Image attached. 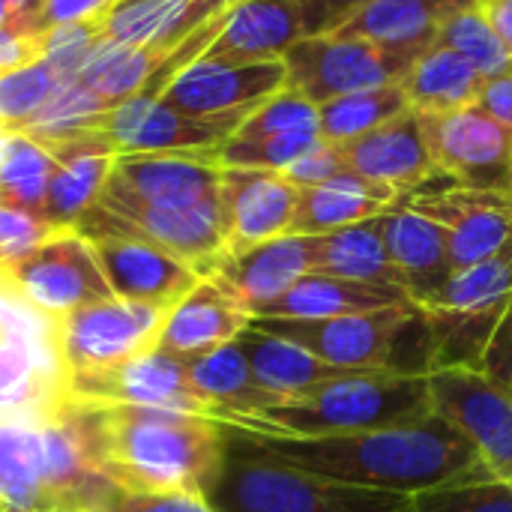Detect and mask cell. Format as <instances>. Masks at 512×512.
<instances>
[{"mask_svg":"<svg viewBox=\"0 0 512 512\" xmlns=\"http://www.w3.org/2000/svg\"><path fill=\"white\" fill-rule=\"evenodd\" d=\"M237 429V426H234ZM258 453L339 483L384 489L399 495H420L435 486L489 480L474 447L438 414L408 423L351 435H255L237 429Z\"/></svg>","mask_w":512,"mask_h":512,"instance_id":"cell-1","label":"cell"},{"mask_svg":"<svg viewBox=\"0 0 512 512\" xmlns=\"http://www.w3.org/2000/svg\"><path fill=\"white\" fill-rule=\"evenodd\" d=\"M78 405L87 414L99 477L114 489L204 495L222 462V420L135 405Z\"/></svg>","mask_w":512,"mask_h":512,"instance_id":"cell-2","label":"cell"},{"mask_svg":"<svg viewBox=\"0 0 512 512\" xmlns=\"http://www.w3.org/2000/svg\"><path fill=\"white\" fill-rule=\"evenodd\" d=\"M432 417V399L426 375L405 372H372L342 375L306 396L264 408L255 417L234 423L255 435H351L387 426H408Z\"/></svg>","mask_w":512,"mask_h":512,"instance_id":"cell-3","label":"cell"},{"mask_svg":"<svg viewBox=\"0 0 512 512\" xmlns=\"http://www.w3.org/2000/svg\"><path fill=\"white\" fill-rule=\"evenodd\" d=\"M213 512H411V495L288 468L225 423V453L204 489Z\"/></svg>","mask_w":512,"mask_h":512,"instance_id":"cell-4","label":"cell"},{"mask_svg":"<svg viewBox=\"0 0 512 512\" xmlns=\"http://www.w3.org/2000/svg\"><path fill=\"white\" fill-rule=\"evenodd\" d=\"M510 309L512 246L474 267L456 270L429 303L417 306L426 333L429 372L483 369L486 351Z\"/></svg>","mask_w":512,"mask_h":512,"instance_id":"cell-5","label":"cell"},{"mask_svg":"<svg viewBox=\"0 0 512 512\" xmlns=\"http://www.w3.org/2000/svg\"><path fill=\"white\" fill-rule=\"evenodd\" d=\"M171 309L108 297L66 312L45 324L57 381L87 372H108L156 351Z\"/></svg>","mask_w":512,"mask_h":512,"instance_id":"cell-6","label":"cell"},{"mask_svg":"<svg viewBox=\"0 0 512 512\" xmlns=\"http://www.w3.org/2000/svg\"><path fill=\"white\" fill-rule=\"evenodd\" d=\"M0 297L51 324L72 309L114 297L87 237L57 228L27 255L0 264Z\"/></svg>","mask_w":512,"mask_h":512,"instance_id":"cell-7","label":"cell"},{"mask_svg":"<svg viewBox=\"0 0 512 512\" xmlns=\"http://www.w3.org/2000/svg\"><path fill=\"white\" fill-rule=\"evenodd\" d=\"M420 312L414 303L390 306L378 312L324 318V321H294V318H252L255 327L270 330L294 345L306 348L333 369L351 375L372 372H405L402 342L417 327ZM408 375V372H405Z\"/></svg>","mask_w":512,"mask_h":512,"instance_id":"cell-8","label":"cell"},{"mask_svg":"<svg viewBox=\"0 0 512 512\" xmlns=\"http://www.w3.org/2000/svg\"><path fill=\"white\" fill-rule=\"evenodd\" d=\"M282 60L288 69L285 87L315 105H324L348 93L399 84L405 69L414 63V54L390 51L357 36L318 33L291 45Z\"/></svg>","mask_w":512,"mask_h":512,"instance_id":"cell-9","label":"cell"},{"mask_svg":"<svg viewBox=\"0 0 512 512\" xmlns=\"http://www.w3.org/2000/svg\"><path fill=\"white\" fill-rule=\"evenodd\" d=\"M432 414L447 420L495 480L512 483V393L483 369H435L426 375Z\"/></svg>","mask_w":512,"mask_h":512,"instance_id":"cell-10","label":"cell"},{"mask_svg":"<svg viewBox=\"0 0 512 512\" xmlns=\"http://www.w3.org/2000/svg\"><path fill=\"white\" fill-rule=\"evenodd\" d=\"M420 123L441 180L512 192V129L480 105L429 114Z\"/></svg>","mask_w":512,"mask_h":512,"instance_id":"cell-11","label":"cell"},{"mask_svg":"<svg viewBox=\"0 0 512 512\" xmlns=\"http://www.w3.org/2000/svg\"><path fill=\"white\" fill-rule=\"evenodd\" d=\"M402 201L444 231L453 273L512 246V192L507 189L447 183L420 189Z\"/></svg>","mask_w":512,"mask_h":512,"instance_id":"cell-12","label":"cell"},{"mask_svg":"<svg viewBox=\"0 0 512 512\" xmlns=\"http://www.w3.org/2000/svg\"><path fill=\"white\" fill-rule=\"evenodd\" d=\"M288 69L285 60H258V63H234L195 57L186 63L159 93V99L180 114L198 120H222V117H249L264 99L285 90Z\"/></svg>","mask_w":512,"mask_h":512,"instance_id":"cell-13","label":"cell"},{"mask_svg":"<svg viewBox=\"0 0 512 512\" xmlns=\"http://www.w3.org/2000/svg\"><path fill=\"white\" fill-rule=\"evenodd\" d=\"M33 426L39 435L42 510H87L93 495L105 486V480L99 477L96 468V447L84 408L54 390V396L33 414Z\"/></svg>","mask_w":512,"mask_h":512,"instance_id":"cell-14","label":"cell"},{"mask_svg":"<svg viewBox=\"0 0 512 512\" xmlns=\"http://www.w3.org/2000/svg\"><path fill=\"white\" fill-rule=\"evenodd\" d=\"M57 393L75 402L159 408V411H180V414H198L216 420V414L198 399L189 381L186 360L171 357L165 351L141 354L108 372L63 378L57 381Z\"/></svg>","mask_w":512,"mask_h":512,"instance_id":"cell-15","label":"cell"},{"mask_svg":"<svg viewBox=\"0 0 512 512\" xmlns=\"http://www.w3.org/2000/svg\"><path fill=\"white\" fill-rule=\"evenodd\" d=\"M243 117L198 120L165 105L159 96H132L102 117V132L117 153H195L213 150L240 129Z\"/></svg>","mask_w":512,"mask_h":512,"instance_id":"cell-16","label":"cell"},{"mask_svg":"<svg viewBox=\"0 0 512 512\" xmlns=\"http://www.w3.org/2000/svg\"><path fill=\"white\" fill-rule=\"evenodd\" d=\"M105 186L153 207H198L222 198V168L210 150L117 153Z\"/></svg>","mask_w":512,"mask_h":512,"instance_id":"cell-17","label":"cell"},{"mask_svg":"<svg viewBox=\"0 0 512 512\" xmlns=\"http://www.w3.org/2000/svg\"><path fill=\"white\" fill-rule=\"evenodd\" d=\"M87 240L114 297L171 309L180 297H186L201 282V276L186 261L174 258L171 252L141 237L102 231V234H87Z\"/></svg>","mask_w":512,"mask_h":512,"instance_id":"cell-18","label":"cell"},{"mask_svg":"<svg viewBox=\"0 0 512 512\" xmlns=\"http://www.w3.org/2000/svg\"><path fill=\"white\" fill-rule=\"evenodd\" d=\"M297 198H300V189L282 171L222 168L228 255H240L252 246L291 234Z\"/></svg>","mask_w":512,"mask_h":512,"instance_id":"cell-19","label":"cell"},{"mask_svg":"<svg viewBox=\"0 0 512 512\" xmlns=\"http://www.w3.org/2000/svg\"><path fill=\"white\" fill-rule=\"evenodd\" d=\"M348 171L393 189L396 195L408 198L429 183L441 180L432 162L420 114L405 111L384 126L342 144Z\"/></svg>","mask_w":512,"mask_h":512,"instance_id":"cell-20","label":"cell"},{"mask_svg":"<svg viewBox=\"0 0 512 512\" xmlns=\"http://www.w3.org/2000/svg\"><path fill=\"white\" fill-rule=\"evenodd\" d=\"M54 159L39 219L51 228H75V222L99 201L114 168L117 147L99 126L45 147Z\"/></svg>","mask_w":512,"mask_h":512,"instance_id":"cell-21","label":"cell"},{"mask_svg":"<svg viewBox=\"0 0 512 512\" xmlns=\"http://www.w3.org/2000/svg\"><path fill=\"white\" fill-rule=\"evenodd\" d=\"M249 321H252L249 309L213 273L204 276L186 297H180L171 306L156 351H165L180 360H192L234 342L249 327Z\"/></svg>","mask_w":512,"mask_h":512,"instance_id":"cell-22","label":"cell"},{"mask_svg":"<svg viewBox=\"0 0 512 512\" xmlns=\"http://www.w3.org/2000/svg\"><path fill=\"white\" fill-rule=\"evenodd\" d=\"M306 36V18L297 0H237L219 15V33L201 57L234 63L282 60Z\"/></svg>","mask_w":512,"mask_h":512,"instance_id":"cell-23","label":"cell"},{"mask_svg":"<svg viewBox=\"0 0 512 512\" xmlns=\"http://www.w3.org/2000/svg\"><path fill=\"white\" fill-rule=\"evenodd\" d=\"M381 231L402 291L414 309L429 303L453 276L444 231L423 213L411 210L405 201L381 216Z\"/></svg>","mask_w":512,"mask_h":512,"instance_id":"cell-24","label":"cell"},{"mask_svg":"<svg viewBox=\"0 0 512 512\" xmlns=\"http://www.w3.org/2000/svg\"><path fill=\"white\" fill-rule=\"evenodd\" d=\"M312 273V237L282 234L240 255H228L216 276L240 297V303L255 315L258 309L279 300L294 282Z\"/></svg>","mask_w":512,"mask_h":512,"instance_id":"cell-25","label":"cell"},{"mask_svg":"<svg viewBox=\"0 0 512 512\" xmlns=\"http://www.w3.org/2000/svg\"><path fill=\"white\" fill-rule=\"evenodd\" d=\"M468 3L474 0H369L330 33L357 36L417 57L435 42L438 27Z\"/></svg>","mask_w":512,"mask_h":512,"instance_id":"cell-26","label":"cell"},{"mask_svg":"<svg viewBox=\"0 0 512 512\" xmlns=\"http://www.w3.org/2000/svg\"><path fill=\"white\" fill-rule=\"evenodd\" d=\"M231 3L234 0H117L102 18V36L171 51Z\"/></svg>","mask_w":512,"mask_h":512,"instance_id":"cell-27","label":"cell"},{"mask_svg":"<svg viewBox=\"0 0 512 512\" xmlns=\"http://www.w3.org/2000/svg\"><path fill=\"white\" fill-rule=\"evenodd\" d=\"M405 303H411V300L399 288L351 282V279H336V276H324V273H309L300 282H294L279 300H273L270 306L258 309L252 318L324 321V318L378 312V309L405 306Z\"/></svg>","mask_w":512,"mask_h":512,"instance_id":"cell-28","label":"cell"},{"mask_svg":"<svg viewBox=\"0 0 512 512\" xmlns=\"http://www.w3.org/2000/svg\"><path fill=\"white\" fill-rule=\"evenodd\" d=\"M399 201L402 195H396L393 189L378 186L354 171H345L321 186L300 189L291 234H303V237L330 234V231L384 216Z\"/></svg>","mask_w":512,"mask_h":512,"instance_id":"cell-29","label":"cell"},{"mask_svg":"<svg viewBox=\"0 0 512 512\" xmlns=\"http://www.w3.org/2000/svg\"><path fill=\"white\" fill-rule=\"evenodd\" d=\"M234 342L243 351L255 384L261 390H267L276 399V405L297 399V396H306L309 390H315L333 378L351 375V372L327 366L324 360H318L306 348L294 345L291 339H282L270 330L255 327L252 321Z\"/></svg>","mask_w":512,"mask_h":512,"instance_id":"cell-30","label":"cell"},{"mask_svg":"<svg viewBox=\"0 0 512 512\" xmlns=\"http://www.w3.org/2000/svg\"><path fill=\"white\" fill-rule=\"evenodd\" d=\"M57 390L48 345H36L21 321H0V420L33 417Z\"/></svg>","mask_w":512,"mask_h":512,"instance_id":"cell-31","label":"cell"},{"mask_svg":"<svg viewBox=\"0 0 512 512\" xmlns=\"http://www.w3.org/2000/svg\"><path fill=\"white\" fill-rule=\"evenodd\" d=\"M483 81L486 75L462 54L444 45H429L405 69L399 87L408 99V108L420 117H429L477 105Z\"/></svg>","mask_w":512,"mask_h":512,"instance_id":"cell-32","label":"cell"},{"mask_svg":"<svg viewBox=\"0 0 512 512\" xmlns=\"http://www.w3.org/2000/svg\"><path fill=\"white\" fill-rule=\"evenodd\" d=\"M186 369L198 399L216 414V420L228 426L276 405V399L255 384L252 369L243 351L237 348V342H228L210 354L186 360Z\"/></svg>","mask_w":512,"mask_h":512,"instance_id":"cell-33","label":"cell"},{"mask_svg":"<svg viewBox=\"0 0 512 512\" xmlns=\"http://www.w3.org/2000/svg\"><path fill=\"white\" fill-rule=\"evenodd\" d=\"M312 273L399 288V276L390 264L381 216L312 237Z\"/></svg>","mask_w":512,"mask_h":512,"instance_id":"cell-34","label":"cell"},{"mask_svg":"<svg viewBox=\"0 0 512 512\" xmlns=\"http://www.w3.org/2000/svg\"><path fill=\"white\" fill-rule=\"evenodd\" d=\"M171 51L147 48V45H126V42L102 36L90 48L87 60L81 63L78 81L87 90H93L99 99H105L111 108H117L120 102L138 96L147 87V81L168 60Z\"/></svg>","mask_w":512,"mask_h":512,"instance_id":"cell-35","label":"cell"},{"mask_svg":"<svg viewBox=\"0 0 512 512\" xmlns=\"http://www.w3.org/2000/svg\"><path fill=\"white\" fill-rule=\"evenodd\" d=\"M0 504L9 510H42L39 435L33 417L0 420Z\"/></svg>","mask_w":512,"mask_h":512,"instance_id":"cell-36","label":"cell"},{"mask_svg":"<svg viewBox=\"0 0 512 512\" xmlns=\"http://www.w3.org/2000/svg\"><path fill=\"white\" fill-rule=\"evenodd\" d=\"M411 111L399 84H384L360 93H348L318 105V132L330 144H348L387 120Z\"/></svg>","mask_w":512,"mask_h":512,"instance_id":"cell-37","label":"cell"},{"mask_svg":"<svg viewBox=\"0 0 512 512\" xmlns=\"http://www.w3.org/2000/svg\"><path fill=\"white\" fill-rule=\"evenodd\" d=\"M51 168L54 159L42 144L21 132H9L0 159V204L39 219Z\"/></svg>","mask_w":512,"mask_h":512,"instance_id":"cell-38","label":"cell"},{"mask_svg":"<svg viewBox=\"0 0 512 512\" xmlns=\"http://www.w3.org/2000/svg\"><path fill=\"white\" fill-rule=\"evenodd\" d=\"M108 111H111V105L105 99H99L81 81H72V84H60L48 96V102L18 132L33 138L36 144L48 147V144L66 141L90 126H99Z\"/></svg>","mask_w":512,"mask_h":512,"instance_id":"cell-39","label":"cell"},{"mask_svg":"<svg viewBox=\"0 0 512 512\" xmlns=\"http://www.w3.org/2000/svg\"><path fill=\"white\" fill-rule=\"evenodd\" d=\"M432 45H444L456 54H462L468 63H474L486 78L504 72L512 66V54L504 48L501 36L495 33L492 21L486 18L480 0L456 9L435 33Z\"/></svg>","mask_w":512,"mask_h":512,"instance_id":"cell-40","label":"cell"},{"mask_svg":"<svg viewBox=\"0 0 512 512\" xmlns=\"http://www.w3.org/2000/svg\"><path fill=\"white\" fill-rule=\"evenodd\" d=\"M321 141L318 132H291L267 138H228L210 150V159L219 168H258V171H285L303 153Z\"/></svg>","mask_w":512,"mask_h":512,"instance_id":"cell-41","label":"cell"},{"mask_svg":"<svg viewBox=\"0 0 512 512\" xmlns=\"http://www.w3.org/2000/svg\"><path fill=\"white\" fill-rule=\"evenodd\" d=\"M60 87L48 60H33L0 75V129L18 132Z\"/></svg>","mask_w":512,"mask_h":512,"instance_id":"cell-42","label":"cell"},{"mask_svg":"<svg viewBox=\"0 0 512 512\" xmlns=\"http://www.w3.org/2000/svg\"><path fill=\"white\" fill-rule=\"evenodd\" d=\"M411 512H512V483L474 480L411 495Z\"/></svg>","mask_w":512,"mask_h":512,"instance_id":"cell-43","label":"cell"},{"mask_svg":"<svg viewBox=\"0 0 512 512\" xmlns=\"http://www.w3.org/2000/svg\"><path fill=\"white\" fill-rule=\"evenodd\" d=\"M291 132H318V105L285 87L276 96L264 99L231 138H267Z\"/></svg>","mask_w":512,"mask_h":512,"instance_id":"cell-44","label":"cell"},{"mask_svg":"<svg viewBox=\"0 0 512 512\" xmlns=\"http://www.w3.org/2000/svg\"><path fill=\"white\" fill-rule=\"evenodd\" d=\"M102 39V21H72V24H54L39 33L42 60L54 69L60 84L78 81L81 63L87 60L90 48Z\"/></svg>","mask_w":512,"mask_h":512,"instance_id":"cell-45","label":"cell"},{"mask_svg":"<svg viewBox=\"0 0 512 512\" xmlns=\"http://www.w3.org/2000/svg\"><path fill=\"white\" fill-rule=\"evenodd\" d=\"M87 512H213L204 495L186 492H123L114 486H102Z\"/></svg>","mask_w":512,"mask_h":512,"instance_id":"cell-46","label":"cell"},{"mask_svg":"<svg viewBox=\"0 0 512 512\" xmlns=\"http://www.w3.org/2000/svg\"><path fill=\"white\" fill-rule=\"evenodd\" d=\"M57 228L45 225L42 219L3 207L0 204V264L15 261L21 255H27L30 249H36L42 240H48Z\"/></svg>","mask_w":512,"mask_h":512,"instance_id":"cell-47","label":"cell"},{"mask_svg":"<svg viewBox=\"0 0 512 512\" xmlns=\"http://www.w3.org/2000/svg\"><path fill=\"white\" fill-rule=\"evenodd\" d=\"M348 171L345 162V150L342 144H330V141H318L309 153H303L294 165H288L282 174L297 186V189H309V186H321L339 174Z\"/></svg>","mask_w":512,"mask_h":512,"instance_id":"cell-48","label":"cell"},{"mask_svg":"<svg viewBox=\"0 0 512 512\" xmlns=\"http://www.w3.org/2000/svg\"><path fill=\"white\" fill-rule=\"evenodd\" d=\"M117 0H42L30 18V33H42L54 24L102 21Z\"/></svg>","mask_w":512,"mask_h":512,"instance_id":"cell-49","label":"cell"},{"mask_svg":"<svg viewBox=\"0 0 512 512\" xmlns=\"http://www.w3.org/2000/svg\"><path fill=\"white\" fill-rule=\"evenodd\" d=\"M297 3H300L303 18H306V33L318 36V33L336 30L351 12H357L369 0H297Z\"/></svg>","mask_w":512,"mask_h":512,"instance_id":"cell-50","label":"cell"},{"mask_svg":"<svg viewBox=\"0 0 512 512\" xmlns=\"http://www.w3.org/2000/svg\"><path fill=\"white\" fill-rule=\"evenodd\" d=\"M477 105L489 117H495L501 126L512 129V66L483 81L480 96H477Z\"/></svg>","mask_w":512,"mask_h":512,"instance_id":"cell-51","label":"cell"},{"mask_svg":"<svg viewBox=\"0 0 512 512\" xmlns=\"http://www.w3.org/2000/svg\"><path fill=\"white\" fill-rule=\"evenodd\" d=\"M483 372L489 378H495L498 384H504L512 393V309L507 312V318L501 321L489 351H486V360H483Z\"/></svg>","mask_w":512,"mask_h":512,"instance_id":"cell-52","label":"cell"},{"mask_svg":"<svg viewBox=\"0 0 512 512\" xmlns=\"http://www.w3.org/2000/svg\"><path fill=\"white\" fill-rule=\"evenodd\" d=\"M42 57L39 48V33H15V30H0V75L12 72L18 66H27Z\"/></svg>","mask_w":512,"mask_h":512,"instance_id":"cell-53","label":"cell"},{"mask_svg":"<svg viewBox=\"0 0 512 512\" xmlns=\"http://www.w3.org/2000/svg\"><path fill=\"white\" fill-rule=\"evenodd\" d=\"M480 6L492 21L495 33L501 36L504 48L512 54V0H480Z\"/></svg>","mask_w":512,"mask_h":512,"instance_id":"cell-54","label":"cell"},{"mask_svg":"<svg viewBox=\"0 0 512 512\" xmlns=\"http://www.w3.org/2000/svg\"><path fill=\"white\" fill-rule=\"evenodd\" d=\"M42 0H6L9 12H12V30L15 33H30V18L39 9Z\"/></svg>","mask_w":512,"mask_h":512,"instance_id":"cell-55","label":"cell"},{"mask_svg":"<svg viewBox=\"0 0 512 512\" xmlns=\"http://www.w3.org/2000/svg\"><path fill=\"white\" fill-rule=\"evenodd\" d=\"M12 30V12H9V6H6V0H0V30Z\"/></svg>","mask_w":512,"mask_h":512,"instance_id":"cell-56","label":"cell"},{"mask_svg":"<svg viewBox=\"0 0 512 512\" xmlns=\"http://www.w3.org/2000/svg\"><path fill=\"white\" fill-rule=\"evenodd\" d=\"M42 512H87V510H81V507H48V510H42Z\"/></svg>","mask_w":512,"mask_h":512,"instance_id":"cell-57","label":"cell"},{"mask_svg":"<svg viewBox=\"0 0 512 512\" xmlns=\"http://www.w3.org/2000/svg\"><path fill=\"white\" fill-rule=\"evenodd\" d=\"M0 512H39V510H9V507H3Z\"/></svg>","mask_w":512,"mask_h":512,"instance_id":"cell-58","label":"cell"},{"mask_svg":"<svg viewBox=\"0 0 512 512\" xmlns=\"http://www.w3.org/2000/svg\"><path fill=\"white\" fill-rule=\"evenodd\" d=\"M0 510H3V504H0Z\"/></svg>","mask_w":512,"mask_h":512,"instance_id":"cell-59","label":"cell"}]
</instances>
